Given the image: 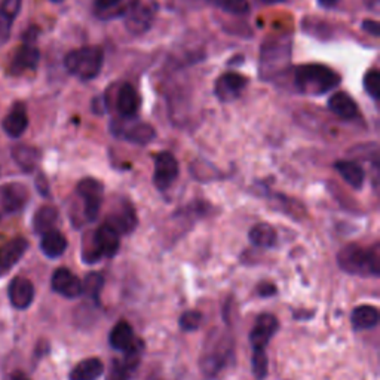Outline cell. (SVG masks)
<instances>
[{
  "label": "cell",
  "mask_w": 380,
  "mask_h": 380,
  "mask_svg": "<svg viewBox=\"0 0 380 380\" xmlns=\"http://www.w3.org/2000/svg\"><path fill=\"white\" fill-rule=\"evenodd\" d=\"M291 36L287 33L269 35L260 49V78L272 80L287 72L291 63Z\"/></svg>",
  "instance_id": "6da1fadb"
},
{
  "label": "cell",
  "mask_w": 380,
  "mask_h": 380,
  "mask_svg": "<svg viewBox=\"0 0 380 380\" xmlns=\"http://www.w3.org/2000/svg\"><path fill=\"white\" fill-rule=\"evenodd\" d=\"M293 83L298 92L315 97L339 87L341 76L324 64H303L294 70Z\"/></svg>",
  "instance_id": "7a4b0ae2"
},
{
  "label": "cell",
  "mask_w": 380,
  "mask_h": 380,
  "mask_svg": "<svg viewBox=\"0 0 380 380\" xmlns=\"http://www.w3.org/2000/svg\"><path fill=\"white\" fill-rule=\"evenodd\" d=\"M379 244L372 248H362L358 244L343 247L337 255L339 267L350 275L379 276L380 274V251Z\"/></svg>",
  "instance_id": "3957f363"
},
{
  "label": "cell",
  "mask_w": 380,
  "mask_h": 380,
  "mask_svg": "<svg viewBox=\"0 0 380 380\" xmlns=\"http://www.w3.org/2000/svg\"><path fill=\"white\" fill-rule=\"evenodd\" d=\"M66 68L80 80H92L102 72L104 52L98 47H85L67 54Z\"/></svg>",
  "instance_id": "277c9868"
},
{
  "label": "cell",
  "mask_w": 380,
  "mask_h": 380,
  "mask_svg": "<svg viewBox=\"0 0 380 380\" xmlns=\"http://www.w3.org/2000/svg\"><path fill=\"white\" fill-rule=\"evenodd\" d=\"M158 9L157 0H131L122 11L125 29L134 36L145 35L153 25Z\"/></svg>",
  "instance_id": "5b68a950"
},
{
  "label": "cell",
  "mask_w": 380,
  "mask_h": 380,
  "mask_svg": "<svg viewBox=\"0 0 380 380\" xmlns=\"http://www.w3.org/2000/svg\"><path fill=\"white\" fill-rule=\"evenodd\" d=\"M78 195L83 201V208H85V217L88 221H94L100 213L103 196H104V186L102 181L95 178H83L78 185Z\"/></svg>",
  "instance_id": "8992f818"
},
{
  "label": "cell",
  "mask_w": 380,
  "mask_h": 380,
  "mask_svg": "<svg viewBox=\"0 0 380 380\" xmlns=\"http://www.w3.org/2000/svg\"><path fill=\"white\" fill-rule=\"evenodd\" d=\"M178 177V162L171 153L161 152L154 158L153 185L159 190H166Z\"/></svg>",
  "instance_id": "52a82bcc"
},
{
  "label": "cell",
  "mask_w": 380,
  "mask_h": 380,
  "mask_svg": "<svg viewBox=\"0 0 380 380\" xmlns=\"http://www.w3.org/2000/svg\"><path fill=\"white\" fill-rule=\"evenodd\" d=\"M111 131L115 133V135L128 140V142L134 145L145 146L149 145L152 140L157 137V133L152 128L149 123L145 122H135V123H128V122H122V123H111Z\"/></svg>",
  "instance_id": "ba28073f"
},
{
  "label": "cell",
  "mask_w": 380,
  "mask_h": 380,
  "mask_svg": "<svg viewBox=\"0 0 380 380\" xmlns=\"http://www.w3.org/2000/svg\"><path fill=\"white\" fill-rule=\"evenodd\" d=\"M248 85V79L239 73H224L216 82V95L220 102L229 103L241 97Z\"/></svg>",
  "instance_id": "9c48e42d"
},
{
  "label": "cell",
  "mask_w": 380,
  "mask_h": 380,
  "mask_svg": "<svg viewBox=\"0 0 380 380\" xmlns=\"http://www.w3.org/2000/svg\"><path fill=\"white\" fill-rule=\"evenodd\" d=\"M278 327H279V322L275 315H271V314L260 315L256 321L255 329H252L250 333V343L252 349H256V348L264 349L266 345L271 342L272 336L278 331Z\"/></svg>",
  "instance_id": "30bf717a"
},
{
  "label": "cell",
  "mask_w": 380,
  "mask_h": 380,
  "mask_svg": "<svg viewBox=\"0 0 380 380\" xmlns=\"http://www.w3.org/2000/svg\"><path fill=\"white\" fill-rule=\"evenodd\" d=\"M111 228H115L119 235L131 233L137 226V216L133 204L128 201H121L119 205L114 207L107 221Z\"/></svg>",
  "instance_id": "8fae6325"
},
{
  "label": "cell",
  "mask_w": 380,
  "mask_h": 380,
  "mask_svg": "<svg viewBox=\"0 0 380 380\" xmlns=\"http://www.w3.org/2000/svg\"><path fill=\"white\" fill-rule=\"evenodd\" d=\"M52 288L67 299H76L82 294V281L66 267H60L52 275Z\"/></svg>",
  "instance_id": "7c38bea8"
},
{
  "label": "cell",
  "mask_w": 380,
  "mask_h": 380,
  "mask_svg": "<svg viewBox=\"0 0 380 380\" xmlns=\"http://www.w3.org/2000/svg\"><path fill=\"white\" fill-rule=\"evenodd\" d=\"M9 300L13 307L17 309H27L35 299V286L30 279L17 276L11 281L8 288Z\"/></svg>",
  "instance_id": "4fadbf2b"
},
{
  "label": "cell",
  "mask_w": 380,
  "mask_h": 380,
  "mask_svg": "<svg viewBox=\"0 0 380 380\" xmlns=\"http://www.w3.org/2000/svg\"><path fill=\"white\" fill-rule=\"evenodd\" d=\"M27 248H29V243L25 238H16L0 247V276L11 272L12 267L21 260Z\"/></svg>",
  "instance_id": "5bb4252c"
},
{
  "label": "cell",
  "mask_w": 380,
  "mask_h": 380,
  "mask_svg": "<svg viewBox=\"0 0 380 380\" xmlns=\"http://www.w3.org/2000/svg\"><path fill=\"white\" fill-rule=\"evenodd\" d=\"M140 106H142V98H140V94L137 90L130 85V83H123V85L119 88L118 98H116V109L119 111V115L122 118H134Z\"/></svg>",
  "instance_id": "9a60e30c"
},
{
  "label": "cell",
  "mask_w": 380,
  "mask_h": 380,
  "mask_svg": "<svg viewBox=\"0 0 380 380\" xmlns=\"http://www.w3.org/2000/svg\"><path fill=\"white\" fill-rule=\"evenodd\" d=\"M94 238L103 256L107 257L116 256L121 245V236L115 228H111L109 223H104L94 232Z\"/></svg>",
  "instance_id": "2e32d148"
},
{
  "label": "cell",
  "mask_w": 380,
  "mask_h": 380,
  "mask_svg": "<svg viewBox=\"0 0 380 380\" xmlns=\"http://www.w3.org/2000/svg\"><path fill=\"white\" fill-rule=\"evenodd\" d=\"M4 131L12 137V138H18L24 134V131L29 126V116H27V110L24 104L18 103L13 106V109L6 115L4 119Z\"/></svg>",
  "instance_id": "e0dca14e"
},
{
  "label": "cell",
  "mask_w": 380,
  "mask_h": 380,
  "mask_svg": "<svg viewBox=\"0 0 380 380\" xmlns=\"http://www.w3.org/2000/svg\"><path fill=\"white\" fill-rule=\"evenodd\" d=\"M0 200H2V205L8 213H16L29 201V192L20 183H11L2 189Z\"/></svg>",
  "instance_id": "ac0fdd59"
},
{
  "label": "cell",
  "mask_w": 380,
  "mask_h": 380,
  "mask_svg": "<svg viewBox=\"0 0 380 380\" xmlns=\"http://www.w3.org/2000/svg\"><path fill=\"white\" fill-rule=\"evenodd\" d=\"M329 109L336 116L350 121L358 115V106L346 92H336L329 98Z\"/></svg>",
  "instance_id": "d6986e66"
},
{
  "label": "cell",
  "mask_w": 380,
  "mask_h": 380,
  "mask_svg": "<svg viewBox=\"0 0 380 380\" xmlns=\"http://www.w3.org/2000/svg\"><path fill=\"white\" fill-rule=\"evenodd\" d=\"M104 373V364L98 358H87L80 361L76 367L70 372V380H97Z\"/></svg>",
  "instance_id": "ffe728a7"
},
{
  "label": "cell",
  "mask_w": 380,
  "mask_h": 380,
  "mask_svg": "<svg viewBox=\"0 0 380 380\" xmlns=\"http://www.w3.org/2000/svg\"><path fill=\"white\" fill-rule=\"evenodd\" d=\"M40 250L44 251V255L47 257L57 259L63 256L64 251L67 250V239L61 232L52 229L42 236Z\"/></svg>",
  "instance_id": "44dd1931"
},
{
  "label": "cell",
  "mask_w": 380,
  "mask_h": 380,
  "mask_svg": "<svg viewBox=\"0 0 380 380\" xmlns=\"http://www.w3.org/2000/svg\"><path fill=\"white\" fill-rule=\"evenodd\" d=\"M350 322L357 330H369L379 324V311L377 307L370 305H361L352 311Z\"/></svg>",
  "instance_id": "7402d4cb"
},
{
  "label": "cell",
  "mask_w": 380,
  "mask_h": 380,
  "mask_svg": "<svg viewBox=\"0 0 380 380\" xmlns=\"http://www.w3.org/2000/svg\"><path fill=\"white\" fill-rule=\"evenodd\" d=\"M39 59H40L39 49L35 45H32L30 42H27L24 47H21L17 51L16 59H13L12 61V70L17 73H21L23 70H29V68L32 70L37 66Z\"/></svg>",
  "instance_id": "603a6c76"
},
{
  "label": "cell",
  "mask_w": 380,
  "mask_h": 380,
  "mask_svg": "<svg viewBox=\"0 0 380 380\" xmlns=\"http://www.w3.org/2000/svg\"><path fill=\"white\" fill-rule=\"evenodd\" d=\"M250 241L260 248H271L276 244V231L269 223H259L252 226L248 233Z\"/></svg>",
  "instance_id": "cb8c5ba5"
},
{
  "label": "cell",
  "mask_w": 380,
  "mask_h": 380,
  "mask_svg": "<svg viewBox=\"0 0 380 380\" xmlns=\"http://www.w3.org/2000/svg\"><path fill=\"white\" fill-rule=\"evenodd\" d=\"M336 170L339 171V174L342 176V178L348 183L349 186H352L354 189H361L364 185V170L357 164L352 161H337L336 162Z\"/></svg>",
  "instance_id": "d4e9b609"
},
{
  "label": "cell",
  "mask_w": 380,
  "mask_h": 380,
  "mask_svg": "<svg viewBox=\"0 0 380 380\" xmlns=\"http://www.w3.org/2000/svg\"><path fill=\"white\" fill-rule=\"evenodd\" d=\"M59 221V211L57 208L45 205L40 207L33 217V229L36 233L44 235L54 229Z\"/></svg>",
  "instance_id": "484cf974"
},
{
  "label": "cell",
  "mask_w": 380,
  "mask_h": 380,
  "mask_svg": "<svg viewBox=\"0 0 380 380\" xmlns=\"http://www.w3.org/2000/svg\"><path fill=\"white\" fill-rule=\"evenodd\" d=\"M134 342L133 327L126 321H119L110 331V345L118 350H125Z\"/></svg>",
  "instance_id": "4316f807"
},
{
  "label": "cell",
  "mask_w": 380,
  "mask_h": 380,
  "mask_svg": "<svg viewBox=\"0 0 380 380\" xmlns=\"http://www.w3.org/2000/svg\"><path fill=\"white\" fill-rule=\"evenodd\" d=\"M12 158L24 171H33L39 164L40 153L30 146H17L12 149Z\"/></svg>",
  "instance_id": "83f0119b"
},
{
  "label": "cell",
  "mask_w": 380,
  "mask_h": 380,
  "mask_svg": "<svg viewBox=\"0 0 380 380\" xmlns=\"http://www.w3.org/2000/svg\"><path fill=\"white\" fill-rule=\"evenodd\" d=\"M103 286H104L103 275L92 272V274L87 275L85 279H83L82 293L87 294L88 298L94 299L95 302H98V299H100V293L103 290Z\"/></svg>",
  "instance_id": "f1b7e54d"
},
{
  "label": "cell",
  "mask_w": 380,
  "mask_h": 380,
  "mask_svg": "<svg viewBox=\"0 0 380 380\" xmlns=\"http://www.w3.org/2000/svg\"><path fill=\"white\" fill-rule=\"evenodd\" d=\"M205 2L233 16H244L250 9L247 0H205Z\"/></svg>",
  "instance_id": "f546056e"
},
{
  "label": "cell",
  "mask_w": 380,
  "mask_h": 380,
  "mask_svg": "<svg viewBox=\"0 0 380 380\" xmlns=\"http://www.w3.org/2000/svg\"><path fill=\"white\" fill-rule=\"evenodd\" d=\"M83 245H82V259L85 260L87 263H95L103 257L100 248H98L95 238H94V232L87 235L83 238Z\"/></svg>",
  "instance_id": "4dcf8cb0"
},
{
  "label": "cell",
  "mask_w": 380,
  "mask_h": 380,
  "mask_svg": "<svg viewBox=\"0 0 380 380\" xmlns=\"http://www.w3.org/2000/svg\"><path fill=\"white\" fill-rule=\"evenodd\" d=\"M252 373H255L257 380H263L267 374V357L266 352L262 348L252 349Z\"/></svg>",
  "instance_id": "1f68e13d"
},
{
  "label": "cell",
  "mask_w": 380,
  "mask_h": 380,
  "mask_svg": "<svg viewBox=\"0 0 380 380\" xmlns=\"http://www.w3.org/2000/svg\"><path fill=\"white\" fill-rule=\"evenodd\" d=\"M364 90L374 100H379L380 97V73L377 70H370L364 76Z\"/></svg>",
  "instance_id": "d6a6232c"
},
{
  "label": "cell",
  "mask_w": 380,
  "mask_h": 380,
  "mask_svg": "<svg viewBox=\"0 0 380 380\" xmlns=\"http://www.w3.org/2000/svg\"><path fill=\"white\" fill-rule=\"evenodd\" d=\"M202 324V314L198 311H188L180 317V327L185 331H196Z\"/></svg>",
  "instance_id": "836d02e7"
},
{
  "label": "cell",
  "mask_w": 380,
  "mask_h": 380,
  "mask_svg": "<svg viewBox=\"0 0 380 380\" xmlns=\"http://www.w3.org/2000/svg\"><path fill=\"white\" fill-rule=\"evenodd\" d=\"M131 369L123 361H115L107 374V380H130Z\"/></svg>",
  "instance_id": "e575fe53"
},
{
  "label": "cell",
  "mask_w": 380,
  "mask_h": 380,
  "mask_svg": "<svg viewBox=\"0 0 380 380\" xmlns=\"http://www.w3.org/2000/svg\"><path fill=\"white\" fill-rule=\"evenodd\" d=\"M20 8H21V0H4L0 12L5 13V16L9 17L11 20H13L18 16Z\"/></svg>",
  "instance_id": "d590c367"
},
{
  "label": "cell",
  "mask_w": 380,
  "mask_h": 380,
  "mask_svg": "<svg viewBox=\"0 0 380 380\" xmlns=\"http://www.w3.org/2000/svg\"><path fill=\"white\" fill-rule=\"evenodd\" d=\"M12 21L13 20H11L9 17L5 16V13L0 12V44H5V42L9 39Z\"/></svg>",
  "instance_id": "8d00e7d4"
},
{
  "label": "cell",
  "mask_w": 380,
  "mask_h": 380,
  "mask_svg": "<svg viewBox=\"0 0 380 380\" xmlns=\"http://www.w3.org/2000/svg\"><path fill=\"white\" fill-rule=\"evenodd\" d=\"M362 29L370 33L372 36L374 37H379L380 36V24L377 21H373V20H364L362 21Z\"/></svg>",
  "instance_id": "74e56055"
},
{
  "label": "cell",
  "mask_w": 380,
  "mask_h": 380,
  "mask_svg": "<svg viewBox=\"0 0 380 380\" xmlns=\"http://www.w3.org/2000/svg\"><path fill=\"white\" fill-rule=\"evenodd\" d=\"M276 293V287L274 284L264 283L259 287V294L263 295V298H269V295H274Z\"/></svg>",
  "instance_id": "f35d334b"
},
{
  "label": "cell",
  "mask_w": 380,
  "mask_h": 380,
  "mask_svg": "<svg viewBox=\"0 0 380 380\" xmlns=\"http://www.w3.org/2000/svg\"><path fill=\"white\" fill-rule=\"evenodd\" d=\"M337 2H339V0H319V4L324 5V6H333Z\"/></svg>",
  "instance_id": "ab89813d"
},
{
  "label": "cell",
  "mask_w": 380,
  "mask_h": 380,
  "mask_svg": "<svg viewBox=\"0 0 380 380\" xmlns=\"http://www.w3.org/2000/svg\"><path fill=\"white\" fill-rule=\"evenodd\" d=\"M262 2L266 4V5H276V4H283V2H286V0H262Z\"/></svg>",
  "instance_id": "60d3db41"
},
{
  "label": "cell",
  "mask_w": 380,
  "mask_h": 380,
  "mask_svg": "<svg viewBox=\"0 0 380 380\" xmlns=\"http://www.w3.org/2000/svg\"><path fill=\"white\" fill-rule=\"evenodd\" d=\"M16 380H29V379H25V377H23V376H18V377H16Z\"/></svg>",
  "instance_id": "b9f144b4"
},
{
  "label": "cell",
  "mask_w": 380,
  "mask_h": 380,
  "mask_svg": "<svg viewBox=\"0 0 380 380\" xmlns=\"http://www.w3.org/2000/svg\"><path fill=\"white\" fill-rule=\"evenodd\" d=\"M51 2H55V4H60V2H63V0H51Z\"/></svg>",
  "instance_id": "7bdbcfd3"
}]
</instances>
